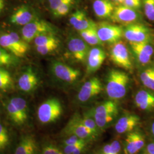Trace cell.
<instances>
[{
	"instance_id": "obj_1",
	"label": "cell",
	"mask_w": 154,
	"mask_h": 154,
	"mask_svg": "<svg viewBox=\"0 0 154 154\" xmlns=\"http://www.w3.org/2000/svg\"><path fill=\"white\" fill-rule=\"evenodd\" d=\"M130 79L125 72L118 70H111L107 78L106 92L111 99H120L127 93Z\"/></svg>"
},
{
	"instance_id": "obj_2",
	"label": "cell",
	"mask_w": 154,
	"mask_h": 154,
	"mask_svg": "<svg viewBox=\"0 0 154 154\" xmlns=\"http://www.w3.org/2000/svg\"><path fill=\"white\" fill-rule=\"evenodd\" d=\"M88 113L93 118L99 130H105L118 115V108L114 102L108 100L97 106Z\"/></svg>"
},
{
	"instance_id": "obj_3",
	"label": "cell",
	"mask_w": 154,
	"mask_h": 154,
	"mask_svg": "<svg viewBox=\"0 0 154 154\" xmlns=\"http://www.w3.org/2000/svg\"><path fill=\"white\" fill-rule=\"evenodd\" d=\"M62 114V107L60 101L55 98H50L39 106L37 117L39 121L44 125L57 121Z\"/></svg>"
},
{
	"instance_id": "obj_4",
	"label": "cell",
	"mask_w": 154,
	"mask_h": 154,
	"mask_svg": "<svg viewBox=\"0 0 154 154\" xmlns=\"http://www.w3.org/2000/svg\"><path fill=\"white\" fill-rule=\"evenodd\" d=\"M0 46L17 57H22L29 50V45L14 32L4 33L0 35Z\"/></svg>"
},
{
	"instance_id": "obj_5",
	"label": "cell",
	"mask_w": 154,
	"mask_h": 154,
	"mask_svg": "<svg viewBox=\"0 0 154 154\" xmlns=\"http://www.w3.org/2000/svg\"><path fill=\"white\" fill-rule=\"evenodd\" d=\"M123 35L130 42H149L152 40L151 30L147 26L139 22L127 25L123 29Z\"/></svg>"
},
{
	"instance_id": "obj_6",
	"label": "cell",
	"mask_w": 154,
	"mask_h": 154,
	"mask_svg": "<svg viewBox=\"0 0 154 154\" xmlns=\"http://www.w3.org/2000/svg\"><path fill=\"white\" fill-rule=\"evenodd\" d=\"M97 30L99 39L103 43L115 44L123 35V29L121 26L107 22L97 24Z\"/></svg>"
},
{
	"instance_id": "obj_7",
	"label": "cell",
	"mask_w": 154,
	"mask_h": 154,
	"mask_svg": "<svg viewBox=\"0 0 154 154\" xmlns=\"http://www.w3.org/2000/svg\"><path fill=\"white\" fill-rule=\"evenodd\" d=\"M63 132L68 136L75 135L86 141L93 140L95 138L83 125L82 118L77 114L72 116L68 122Z\"/></svg>"
},
{
	"instance_id": "obj_8",
	"label": "cell",
	"mask_w": 154,
	"mask_h": 154,
	"mask_svg": "<svg viewBox=\"0 0 154 154\" xmlns=\"http://www.w3.org/2000/svg\"><path fill=\"white\" fill-rule=\"evenodd\" d=\"M53 30V28L48 22L34 19L23 26L21 30L22 39L28 43L39 35L44 33H51Z\"/></svg>"
},
{
	"instance_id": "obj_9",
	"label": "cell",
	"mask_w": 154,
	"mask_h": 154,
	"mask_svg": "<svg viewBox=\"0 0 154 154\" xmlns=\"http://www.w3.org/2000/svg\"><path fill=\"white\" fill-rule=\"evenodd\" d=\"M110 58L116 65L127 70L132 69L130 55L126 45L123 42L118 41L112 46L111 50Z\"/></svg>"
},
{
	"instance_id": "obj_10",
	"label": "cell",
	"mask_w": 154,
	"mask_h": 154,
	"mask_svg": "<svg viewBox=\"0 0 154 154\" xmlns=\"http://www.w3.org/2000/svg\"><path fill=\"white\" fill-rule=\"evenodd\" d=\"M141 15L137 10L127 7L123 5H119L115 7L114 11L111 17V20L114 22L128 25L138 22Z\"/></svg>"
},
{
	"instance_id": "obj_11",
	"label": "cell",
	"mask_w": 154,
	"mask_h": 154,
	"mask_svg": "<svg viewBox=\"0 0 154 154\" xmlns=\"http://www.w3.org/2000/svg\"><path fill=\"white\" fill-rule=\"evenodd\" d=\"M102 90V85L97 77H93L83 85L80 89L78 99L81 102H85L98 95Z\"/></svg>"
},
{
	"instance_id": "obj_12",
	"label": "cell",
	"mask_w": 154,
	"mask_h": 154,
	"mask_svg": "<svg viewBox=\"0 0 154 154\" xmlns=\"http://www.w3.org/2000/svg\"><path fill=\"white\" fill-rule=\"evenodd\" d=\"M51 67L55 77L65 82H74L81 74L78 70L59 62H54Z\"/></svg>"
},
{
	"instance_id": "obj_13",
	"label": "cell",
	"mask_w": 154,
	"mask_h": 154,
	"mask_svg": "<svg viewBox=\"0 0 154 154\" xmlns=\"http://www.w3.org/2000/svg\"><path fill=\"white\" fill-rule=\"evenodd\" d=\"M67 47L72 58L76 61L83 62L87 59L90 50L86 42L82 39L72 38L68 42Z\"/></svg>"
},
{
	"instance_id": "obj_14",
	"label": "cell",
	"mask_w": 154,
	"mask_h": 154,
	"mask_svg": "<svg viewBox=\"0 0 154 154\" xmlns=\"http://www.w3.org/2000/svg\"><path fill=\"white\" fill-rule=\"evenodd\" d=\"M131 48L138 62L142 65H147L154 54L153 47L149 42H130Z\"/></svg>"
},
{
	"instance_id": "obj_15",
	"label": "cell",
	"mask_w": 154,
	"mask_h": 154,
	"mask_svg": "<svg viewBox=\"0 0 154 154\" xmlns=\"http://www.w3.org/2000/svg\"><path fill=\"white\" fill-rule=\"evenodd\" d=\"M145 139L141 132H129L126 138L125 152L126 154H136L144 146Z\"/></svg>"
},
{
	"instance_id": "obj_16",
	"label": "cell",
	"mask_w": 154,
	"mask_h": 154,
	"mask_svg": "<svg viewBox=\"0 0 154 154\" xmlns=\"http://www.w3.org/2000/svg\"><path fill=\"white\" fill-rule=\"evenodd\" d=\"M106 58L104 50L99 48L90 50L87 57V72L90 74L97 71L102 66Z\"/></svg>"
},
{
	"instance_id": "obj_17",
	"label": "cell",
	"mask_w": 154,
	"mask_h": 154,
	"mask_svg": "<svg viewBox=\"0 0 154 154\" xmlns=\"http://www.w3.org/2000/svg\"><path fill=\"white\" fill-rule=\"evenodd\" d=\"M38 152L35 139L31 134H26L20 139L14 154H38Z\"/></svg>"
},
{
	"instance_id": "obj_18",
	"label": "cell",
	"mask_w": 154,
	"mask_h": 154,
	"mask_svg": "<svg viewBox=\"0 0 154 154\" xmlns=\"http://www.w3.org/2000/svg\"><path fill=\"white\" fill-rule=\"evenodd\" d=\"M140 122L138 116L134 114H127L121 116L116 123L115 129L118 134L129 133L138 126Z\"/></svg>"
},
{
	"instance_id": "obj_19",
	"label": "cell",
	"mask_w": 154,
	"mask_h": 154,
	"mask_svg": "<svg viewBox=\"0 0 154 154\" xmlns=\"http://www.w3.org/2000/svg\"><path fill=\"white\" fill-rule=\"evenodd\" d=\"M34 15L32 9L27 6H21L11 15L10 21L17 25L25 26L34 20Z\"/></svg>"
},
{
	"instance_id": "obj_20",
	"label": "cell",
	"mask_w": 154,
	"mask_h": 154,
	"mask_svg": "<svg viewBox=\"0 0 154 154\" xmlns=\"http://www.w3.org/2000/svg\"><path fill=\"white\" fill-rule=\"evenodd\" d=\"M38 81L36 74L32 70L29 69L21 75L18 81V86L21 91L28 93L33 91L36 88Z\"/></svg>"
},
{
	"instance_id": "obj_21",
	"label": "cell",
	"mask_w": 154,
	"mask_h": 154,
	"mask_svg": "<svg viewBox=\"0 0 154 154\" xmlns=\"http://www.w3.org/2000/svg\"><path fill=\"white\" fill-rule=\"evenodd\" d=\"M96 16L101 19L111 18L115 6L110 0H95L93 5Z\"/></svg>"
},
{
	"instance_id": "obj_22",
	"label": "cell",
	"mask_w": 154,
	"mask_h": 154,
	"mask_svg": "<svg viewBox=\"0 0 154 154\" xmlns=\"http://www.w3.org/2000/svg\"><path fill=\"white\" fill-rule=\"evenodd\" d=\"M135 103L140 110L151 111L154 109V95L147 90H141L135 95Z\"/></svg>"
},
{
	"instance_id": "obj_23",
	"label": "cell",
	"mask_w": 154,
	"mask_h": 154,
	"mask_svg": "<svg viewBox=\"0 0 154 154\" xmlns=\"http://www.w3.org/2000/svg\"><path fill=\"white\" fill-rule=\"evenodd\" d=\"M83 39L91 45H102L103 42L100 40L97 30V26L79 32Z\"/></svg>"
},
{
	"instance_id": "obj_24",
	"label": "cell",
	"mask_w": 154,
	"mask_h": 154,
	"mask_svg": "<svg viewBox=\"0 0 154 154\" xmlns=\"http://www.w3.org/2000/svg\"><path fill=\"white\" fill-rule=\"evenodd\" d=\"M6 110L11 121L15 125L18 126H21L23 125L27 121L21 115V114L15 107V106L10 101L6 105Z\"/></svg>"
},
{
	"instance_id": "obj_25",
	"label": "cell",
	"mask_w": 154,
	"mask_h": 154,
	"mask_svg": "<svg viewBox=\"0 0 154 154\" xmlns=\"http://www.w3.org/2000/svg\"><path fill=\"white\" fill-rule=\"evenodd\" d=\"M35 46L51 44H60V41L51 33H44L36 37L34 39Z\"/></svg>"
},
{
	"instance_id": "obj_26",
	"label": "cell",
	"mask_w": 154,
	"mask_h": 154,
	"mask_svg": "<svg viewBox=\"0 0 154 154\" xmlns=\"http://www.w3.org/2000/svg\"><path fill=\"white\" fill-rule=\"evenodd\" d=\"M140 78L146 88L154 91V67L145 69L140 74Z\"/></svg>"
},
{
	"instance_id": "obj_27",
	"label": "cell",
	"mask_w": 154,
	"mask_h": 154,
	"mask_svg": "<svg viewBox=\"0 0 154 154\" xmlns=\"http://www.w3.org/2000/svg\"><path fill=\"white\" fill-rule=\"evenodd\" d=\"M82 122L85 126L88 129L89 131L91 133L95 138L98 136L100 130L97 125L93 118L88 113L85 114L82 117Z\"/></svg>"
},
{
	"instance_id": "obj_28",
	"label": "cell",
	"mask_w": 154,
	"mask_h": 154,
	"mask_svg": "<svg viewBox=\"0 0 154 154\" xmlns=\"http://www.w3.org/2000/svg\"><path fill=\"white\" fill-rule=\"evenodd\" d=\"M13 80L10 73L4 69L0 68V90H6L11 88Z\"/></svg>"
},
{
	"instance_id": "obj_29",
	"label": "cell",
	"mask_w": 154,
	"mask_h": 154,
	"mask_svg": "<svg viewBox=\"0 0 154 154\" xmlns=\"http://www.w3.org/2000/svg\"><path fill=\"white\" fill-rule=\"evenodd\" d=\"M10 102L15 106L20 112L26 120L28 119V106L25 100L21 97H14L11 98Z\"/></svg>"
},
{
	"instance_id": "obj_30",
	"label": "cell",
	"mask_w": 154,
	"mask_h": 154,
	"mask_svg": "<svg viewBox=\"0 0 154 154\" xmlns=\"http://www.w3.org/2000/svg\"><path fill=\"white\" fill-rule=\"evenodd\" d=\"M75 2V0H66L53 13L55 17L65 16L72 9V6Z\"/></svg>"
},
{
	"instance_id": "obj_31",
	"label": "cell",
	"mask_w": 154,
	"mask_h": 154,
	"mask_svg": "<svg viewBox=\"0 0 154 154\" xmlns=\"http://www.w3.org/2000/svg\"><path fill=\"white\" fill-rule=\"evenodd\" d=\"M97 26V24L92 20L89 19L86 14L83 16L76 22L72 26L79 32L88 28H93Z\"/></svg>"
},
{
	"instance_id": "obj_32",
	"label": "cell",
	"mask_w": 154,
	"mask_h": 154,
	"mask_svg": "<svg viewBox=\"0 0 154 154\" xmlns=\"http://www.w3.org/2000/svg\"><path fill=\"white\" fill-rule=\"evenodd\" d=\"M10 137L5 127L0 123V151H4L8 147Z\"/></svg>"
},
{
	"instance_id": "obj_33",
	"label": "cell",
	"mask_w": 154,
	"mask_h": 154,
	"mask_svg": "<svg viewBox=\"0 0 154 154\" xmlns=\"http://www.w3.org/2000/svg\"><path fill=\"white\" fill-rule=\"evenodd\" d=\"M121 150L120 142L118 140H114L110 144L105 145L102 149V154H119Z\"/></svg>"
},
{
	"instance_id": "obj_34",
	"label": "cell",
	"mask_w": 154,
	"mask_h": 154,
	"mask_svg": "<svg viewBox=\"0 0 154 154\" xmlns=\"http://www.w3.org/2000/svg\"><path fill=\"white\" fill-rule=\"evenodd\" d=\"M144 13L151 21H154V0H142Z\"/></svg>"
},
{
	"instance_id": "obj_35",
	"label": "cell",
	"mask_w": 154,
	"mask_h": 154,
	"mask_svg": "<svg viewBox=\"0 0 154 154\" xmlns=\"http://www.w3.org/2000/svg\"><path fill=\"white\" fill-rule=\"evenodd\" d=\"M59 44H51L45 46H35L37 51L41 55H47L58 48Z\"/></svg>"
},
{
	"instance_id": "obj_36",
	"label": "cell",
	"mask_w": 154,
	"mask_h": 154,
	"mask_svg": "<svg viewBox=\"0 0 154 154\" xmlns=\"http://www.w3.org/2000/svg\"><path fill=\"white\" fill-rule=\"evenodd\" d=\"M42 154H65L55 146L48 144L45 146L42 149Z\"/></svg>"
},
{
	"instance_id": "obj_37",
	"label": "cell",
	"mask_w": 154,
	"mask_h": 154,
	"mask_svg": "<svg viewBox=\"0 0 154 154\" xmlns=\"http://www.w3.org/2000/svg\"><path fill=\"white\" fill-rule=\"evenodd\" d=\"M123 5L135 10L140 9L142 6V0H125Z\"/></svg>"
},
{
	"instance_id": "obj_38",
	"label": "cell",
	"mask_w": 154,
	"mask_h": 154,
	"mask_svg": "<svg viewBox=\"0 0 154 154\" xmlns=\"http://www.w3.org/2000/svg\"><path fill=\"white\" fill-rule=\"evenodd\" d=\"M85 141L86 140L82 139L75 135H70L69 138H67L63 141V144L65 146H69V145L75 144L77 143H81V142H85Z\"/></svg>"
},
{
	"instance_id": "obj_39",
	"label": "cell",
	"mask_w": 154,
	"mask_h": 154,
	"mask_svg": "<svg viewBox=\"0 0 154 154\" xmlns=\"http://www.w3.org/2000/svg\"><path fill=\"white\" fill-rule=\"evenodd\" d=\"M66 0H48L50 11L53 13Z\"/></svg>"
},
{
	"instance_id": "obj_40",
	"label": "cell",
	"mask_w": 154,
	"mask_h": 154,
	"mask_svg": "<svg viewBox=\"0 0 154 154\" xmlns=\"http://www.w3.org/2000/svg\"><path fill=\"white\" fill-rule=\"evenodd\" d=\"M85 143H86V141L83 142L81 143H77L75 144H73V145L65 146V147L63 148V152L65 154H72L77 147H78L79 146H80L81 145H82L83 144H85Z\"/></svg>"
},
{
	"instance_id": "obj_41",
	"label": "cell",
	"mask_w": 154,
	"mask_h": 154,
	"mask_svg": "<svg viewBox=\"0 0 154 154\" xmlns=\"http://www.w3.org/2000/svg\"><path fill=\"white\" fill-rule=\"evenodd\" d=\"M0 59L7 61H11L13 62V59L10 54H9L5 50L0 48Z\"/></svg>"
},
{
	"instance_id": "obj_42",
	"label": "cell",
	"mask_w": 154,
	"mask_h": 154,
	"mask_svg": "<svg viewBox=\"0 0 154 154\" xmlns=\"http://www.w3.org/2000/svg\"><path fill=\"white\" fill-rule=\"evenodd\" d=\"M143 154H154V143H149L144 149Z\"/></svg>"
},
{
	"instance_id": "obj_43",
	"label": "cell",
	"mask_w": 154,
	"mask_h": 154,
	"mask_svg": "<svg viewBox=\"0 0 154 154\" xmlns=\"http://www.w3.org/2000/svg\"><path fill=\"white\" fill-rule=\"evenodd\" d=\"M11 63H12V62H11V61L0 59V67L5 66V65H10V64H11Z\"/></svg>"
},
{
	"instance_id": "obj_44",
	"label": "cell",
	"mask_w": 154,
	"mask_h": 154,
	"mask_svg": "<svg viewBox=\"0 0 154 154\" xmlns=\"http://www.w3.org/2000/svg\"><path fill=\"white\" fill-rule=\"evenodd\" d=\"M5 6V0H0V14L3 11Z\"/></svg>"
},
{
	"instance_id": "obj_45",
	"label": "cell",
	"mask_w": 154,
	"mask_h": 154,
	"mask_svg": "<svg viewBox=\"0 0 154 154\" xmlns=\"http://www.w3.org/2000/svg\"><path fill=\"white\" fill-rule=\"evenodd\" d=\"M112 1L117 4H119V5H123L125 1V0H112Z\"/></svg>"
},
{
	"instance_id": "obj_46",
	"label": "cell",
	"mask_w": 154,
	"mask_h": 154,
	"mask_svg": "<svg viewBox=\"0 0 154 154\" xmlns=\"http://www.w3.org/2000/svg\"><path fill=\"white\" fill-rule=\"evenodd\" d=\"M151 132L152 133L153 137H154V122L152 123L151 126Z\"/></svg>"
}]
</instances>
